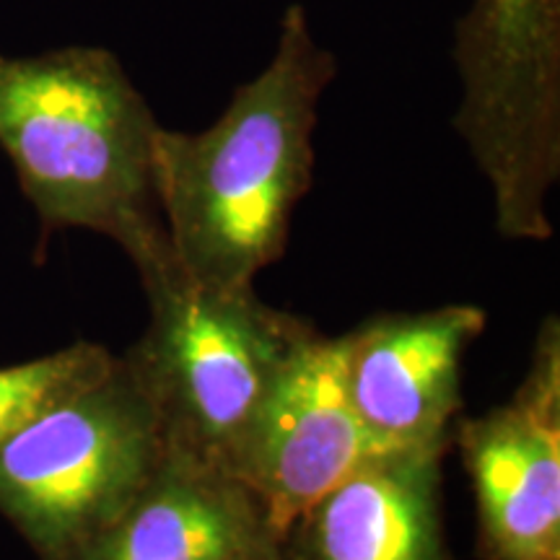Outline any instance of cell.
I'll list each match as a JSON object with an SVG mask.
<instances>
[{
    "label": "cell",
    "instance_id": "cell-1",
    "mask_svg": "<svg viewBox=\"0 0 560 560\" xmlns=\"http://www.w3.org/2000/svg\"><path fill=\"white\" fill-rule=\"evenodd\" d=\"M338 70L306 5L291 3L268 66L234 89L219 120L198 132L159 125L153 187L174 260L192 283L252 289L283 257L314 179L322 96Z\"/></svg>",
    "mask_w": 560,
    "mask_h": 560
},
{
    "label": "cell",
    "instance_id": "cell-2",
    "mask_svg": "<svg viewBox=\"0 0 560 560\" xmlns=\"http://www.w3.org/2000/svg\"><path fill=\"white\" fill-rule=\"evenodd\" d=\"M159 120L107 47L0 55V149L37 210L42 242L89 229L140 280L177 265L153 187Z\"/></svg>",
    "mask_w": 560,
    "mask_h": 560
},
{
    "label": "cell",
    "instance_id": "cell-3",
    "mask_svg": "<svg viewBox=\"0 0 560 560\" xmlns=\"http://www.w3.org/2000/svg\"><path fill=\"white\" fill-rule=\"evenodd\" d=\"M151 319L120 355L170 446L229 472L272 384L314 332L252 289H206L177 265L140 280Z\"/></svg>",
    "mask_w": 560,
    "mask_h": 560
},
{
    "label": "cell",
    "instance_id": "cell-4",
    "mask_svg": "<svg viewBox=\"0 0 560 560\" xmlns=\"http://www.w3.org/2000/svg\"><path fill=\"white\" fill-rule=\"evenodd\" d=\"M172 446L122 359L0 444V514L39 560H62L115 522Z\"/></svg>",
    "mask_w": 560,
    "mask_h": 560
},
{
    "label": "cell",
    "instance_id": "cell-5",
    "mask_svg": "<svg viewBox=\"0 0 560 560\" xmlns=\"http://www.w3.org/2000/svg\"><path fill=\"white\" fill-rule=\"evenodd\" d=\"M478 503L480 560H560V322L537 332L509 402L457 423Z\"/></svg>",
    "mask_w": 560,
    "mask_h": 560
},
{
    "label": "cell",
    "instance_id": "cell-6",
    "mask_svg": "<svg viewBox=\"0 0 560 560\" xmlns=\"http://www.w3.org/2000/svg\"><path fill=\"white\" fill-rule=\"evenodd\" d=\"M348 332H312L272 384L229 465L280 540L285 527L342 478L384 454L348 395Z\"/></svg>",
    "mask_w": 560,
    "mask_h": 560
},
{
    "label": "cell",
    "instance_id": "cell-7",
    "mask_svg": "<svg viewBox=\"0 0 560 560\" xmlns=\"http://www.w3.org/2000/svg\"><path fill=\"white\" fill-rule=\"evenodd\" d=\"M472 304L376 314L348 332V395L382 450L452 446L462 410V361L486 330Z\"/></svg>",
    "mask_w": 560,
    "mask_h": 560
},
{
    "label": "cell",
    "instance_id": "cell-8",
    "mask_svg": "<svg viewBox=\"0 0 560 560\" xmlns=\"http://www.w3.org/2000/svg\"><path fill=\"white\" fill-rule=\"evenodd\" d=\"M446 452L371 457L285 527V560H452L441 511Z\"/></svg>",
    "mask_w": 560,
    "mask_h": 560
},
{
    "label": "cell",
    "instance_id": "cell-9",
    "mask_svg": "<svg viewBox=\"0 0 560 560\" xmlns=\"http://www.w3.org/2000/svg\"><path fill=\"white\" fill-rule=\"evenodd\" d=\"M272 540L234 475L172 450L138 499L62 560H244Z\"/></svg>",
    "mask_w": 560,
    "mask_h": 560
},
{
    "label": "cell",
    "instance_id": "cell-10",
    "mask_svg": "<svg viewBox=\"0 0 560 560\" xmlns=\"http://www.w3.org/2000/svg\"><path fill=\"white\" fill-rule=\"evenodd\" d=\"M115 363L117 355L107 348L75 342L58 353L0 369V444L55 402L100 382Z\"/></svg>",
    "mask_w": 560,
    "mask_h": 560
},
{
    "label": "cell",
    "instance_id": "cell-11",
    "mask_svg": "<svg viewBox=\"0 0 560 560\" xmlns=\"http://www.w3.org/2000/svg\"><path fill=\"white\" fill-rule=\"evenodd\" d=\"M244 560H285V556H283V550H280V540H272L268 545H262L260 550H255Z\"/></svg>",
    "mask_w": 560,
    "mask_h": 560
}]
</instances>
